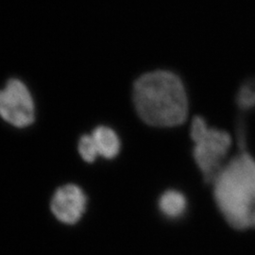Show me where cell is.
Segmentation results:
<instances>
[{
  "label": "cell",
  "instance_id": "6da1fadb",
  "mask_svg": "<svg viewBox=\"0 0 255 255\" xmlns=\"http://www.w3.org/2000/svg\"><path fill=\"white\" fill-rule=\"evenodd\" d=\"M137 114L153 127H175L188 117V100L181 79L169 71L142 75L133 84Z\"/></svg>",
  "mask_w": 255,
  "mask_h": 255
},
{
  "label": "cell",
  "instance_id": "7a4b0ae2",
  "mask_svg": "<svg viewBox=\"0 0 255 255\" xmlns=\"http://www.w3.org/2000/svg\"><path fill=\"white\" fill-rule=\"evenodd\" d=\"M214 184L217 205L237 230L255 228V160L246 151L224 165Z\"/></svg>",
  "mask_w": 255,
  "mask_h": 255
},
{
  "label": "cell",
  "instance_id": "3957f363",
  "mask_svg": "<svg viewBox=\"0 0 255 255\" xmlns=\"http://www.w3.org/2000/svg\"><path fill=\"white\" fill-rule=\"evenodd\" d=\"M190 135L194 142L193 156L204 180L213 183L224 167V161L232 146L227 131L208 126L201 117L192 120Z\"/></svg>",
  "mask_w": 255,
  "mask_h": 255
},
{
  "label": "cell",
  "instance_id": "277c9868",
  "mask_svg": "<svg viewBox=\"0 0 255 255\" xmlns=\"http://www.w3.org/2000/svg\"><path fill=\"white\" fill-rule=\"evenodd\" d=\"M34 103L27 86L11 79L0 90V117L14 127L29 126L34 121Z\"/></svg>",
  "mask_w": 255,
  "mask_h": 255
},
{
  "label": "cell",
  "instance_id": "5b68a950",
  "mask_svg": "<svg viewBox=\"0 0 255 255\" xmlns=\"http://www.w3.org/2000/svg\"><path fill=\"white\" fill-rule=\"evenodd\" d=\"M87 203V196L82 187L68 183L54 192L50 201V211L61 223L75 225L84 216Z\"/></svg>",
  "mask_w": 255,
  "mask_h": 255
},
{
  "label": "cell",
  "instance_id": "8992f818",
  "mask_svg": "<svg viewBox=\"0 0 255 255\" xmlns=\"http://www.w3.org/2000/svg\"><path fill=\"white\" fill-rule=\"evenodd\" d=\"M92 136L98 147L100 156L105 159H114L120 151V140L117 132L111 128L101 126L94 129Z\"/></svg>",
  "mask_w": 255,
  "mask_h": 255
},
{
  "label": "cell",
  "instance_id": "52a82bcc",
  "mask_svg": "<svg viewBox=\"0 0 255 255\" xmlns=\"http://www.w3.org/2000/svg\"><path fill=\"white\" fill-rule=\"evenodd\" d=\"M187 206L184 195L177 190H167L160 197L159 209L169 219L181 218Z\"/></svg>",
  "mask_w": 255,
  "mask_h": 255
},
{
  "label": "cell",
  "instance_id": "ba28073f",
  "mask_svg": "<svg viewBox=\"0 0 255 255\" xmlns=\"http://www.w3.org/2000/svg\"><path fill=\"white\" fill-rule=\"evenodd\" d=\"M237 104L243 110L253 109L255 107V81L247 82L242 85L237 94Z\"/></svg>",
  "mask_w": 255,
  "mask_h": 255
},
{
  "label": "cell",
  "instance_id": "9c48e42d",
  "mask_svg": "<svg viewBox=\"0 0 255 255\" xmlns=\"http://www.w3.org/2000/svg\"><path fill=\"white\" fill-rule=\"evenodd\" d=\"M79 152L82 159L87 163H94L100 156L97 145L92 134H85L81 137L79 142Z\"/></svg>",
  "mask_w": 255,
  "mask_h": 255
}]
</instances>
